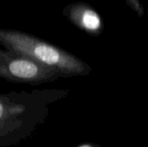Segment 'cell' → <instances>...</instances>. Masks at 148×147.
Wrapping results in <instances>:
<instances>
[{
	"mask_svg": "<svg viewBox=\"0 0 148 147\" xmlns=\"http://www.w3.org/2000/svg\"><path fill=\"white\" fill-rule=\"evenodd\" d=\"M7 100H8V98H6V97L0 98V120H2V118L4 114L6 105H7Z\"/></svg>",
	"mask_w": 148,
	"mask_h": 147,
	"instance_id": "cell-5",
	"label": "cell"
},
{
	"mask_svg": "<svg viewBox=\"0 0 148 147\" xmlns=\"http://www.w3.org/2000/svg\"><path fill=\"white\" fill-rule=\"evenodd\" d=\"M80 147H90V146H86V145H84V146H80Z\"/></svg>",
	"mask_w": 148,
	"mask_h": 147,
	"instance_id": "cell-6",
	"label": "cell"
},
{
	"mask_svg": "<svg viewBox=\"0 0 148 147\" xmlns=\"http://www.w3.org/2000/svg\"><path fill=\"white\" fill-rule=\"evenodd\" d=\"M124 1L139 16H142L144 15V7L140 2V0H124Z\"/></svg>",
	"mask_w": 148,
	"mask_h": 147,
	"instance_id": "cell-4",
	"label": "cell"
},
{
	"mask_svg": "<svg viewBox=\"0 0 148 147\" xmlns=\"http://www.w3.org/2000/svg\"><path fill=\"white\" fill-rule=\"evenodd\" d=\"M0 78L36 85L61 78L60 75L8 49H0Z\"/></svg>",
	"mask_w": 148,
	"mask_h": 147,
	"instance_id": "cell-2",
	"label": "cell"
},
{
	"mask_svg": "<svg viewBox=\"0 0 148 147\" xmlns=\"http://www.w3.org/2000/svg\"><path fill=\"white\" fill-rule=\"evenodd\" d=\"M11 1H12V0H11Z\"/></svg>",
	"mask_w": 148,
	"mask_h": 147,
	"instance_id": "cell-7",
	"label": "cell"
},
{
	"mask_svg": "<svg viewBox=\"0 0 148 147\" xmlns=\"http://www.w3.org/2000/svg\"><path fill=\"white\" fill-rule=\"evenodd\" d=\"M0 44L21 56L49 68L62 78L85 76L91 73V67L79 57L28 33L0 29Z\"/></svg>",
	"mask_w": 148,
	"mask_h": 147,
	"instance_id": "cell-1",
	"label": "cell"
},
{
	"mask_svg": "<svg viewBox=\"0 0 148 147\" xmlns=\"http://www.w3.org/2000/svg\"><path fill=\"white\" fill-rule=\"evenodd\" d=\"M62 15L75 27L91 36H99L104 30V23L101 15L90 4L75 2L68 4Z\"/></svg>",
	"mask_w": 148,
	"mask_h": 147,
	"instance_id": "cell-3",
	"label": "cell"
}]
</instances>
